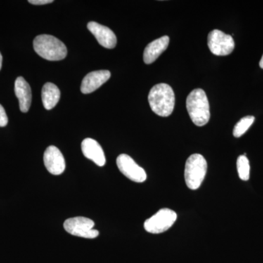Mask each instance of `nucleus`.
Wrapping results in <instances>:
<instances>
[{"mask_svg":"<svg viewBox=\"0 0 263 263\" xmlns=\"http://www.w3.org/2000/svg\"><path fill=\"white\" fill-rule=\"evenodd\" d=\"M60 91L56 85L46 83L42 89V101L46 110H51L60 101Z\"/></svg>","mask_w":263,"mask_h":263,"instance_id":"nucleus-15","label":"nucleus"},{"mask_svg":"<svg viewBox=\"0 0 263 263\" xmlns=\"http://www.w3.org/2000/svg\"><path fill=\"white\" fill-rule=\"evenodd\" d=\"M117 164L120 172L127 179L136 183H143L146 181V171L129 155L124 154L119 155L117 159Z\"/></svg>","mask_w":263,"mask_h":263,"instance_id":"nucleus-8","label":"nucleus"},{"mask_svg":"<svg viewBox=\"0 0 263 263\" xmlns=\"http://www.w3.org/2000/svg\"><path fill=\"white\" fill-rule=\"evenodd\" d=\"M237 170H238V176L243 181H248L250 176V165L248 158L246 155L238 157L237 160Z\"/></svg>","mask_w":263,"mask_h":263,"instance_id":"nucleus-17","label":"nucleus"},{"mask_svg":"<svg viewBox=\"0 0 263 263\" xmlns=\"http://www.w3.org/2000/svg\"><path fill=\"white\" fill-rule=\"evenodd\" d=\"M43 161L48 172L52 175L58 176L63 174L65 171V160L62 152L57 147L48 146L45 151Z\"/></svg>","mask_w":263,"mask_h":263,"instance_id":"nucleus-9","label":"nucleus"},{"mask_svg":"<svg viewBox=\"0 0 263 263\" xmlns=\"http://www.w3.org/2000/svg\"><path fill=\"white\" fill-rule=\"evenodd\" d=\"M207 162L201 155H192L185 164L184 178L186 186L196 190L201 186L207 172Z\"/></svg>","mask_w":263,"mask_h":263,"instance_id":"nucleus-4","label":"nucleus"},{"mask_svg":"<svg viewBox=\"0 0 263 263\" xmlns=\"http://www.w3.org/2000/svg\"><path fill=\"white\" fill-rule=\"evenodd\" d=\"M259 67L263 69V55L262 58H261L260 62H259Z\"/></svg>","mask_w":263,"mask_h":263,"instance_id":"nucleus-21","label":"nucleus"},{"mask_svg":"<svg viewBox=\"0 0 263 263\" xmlns=\"http://www.w3.org/2000/svg\"><path fill=\"white\" fill-rule=\"evenodd\" d=\"M87 28L96 38L98 42L103 47L112 49L117 46V38L111 29L97 22L88 24Z\"/></svg>","mask_w":263,"mask_h":263,"instance_id":"nucleus-10","label":"nucleus"},{"mask_svg":"<svg viewBox=\"0 0 263 263\" xmlns=\"http://www.w3.org/2000/svg\"><path fill=\"white\" fill-rule=\"evenodd\" d=\"M15 93L18 99L21 111L27 113L32 103V91L30 86L23 77L17 78L15 80Z\"/></svg>","mask_w":263,"mask_h":263,"instance_id":"nucleus-13","label":"nucleus"},{"mask_svg":"<svg viewBox=\"0 0 263 263\" xmlns=\"http://www.w3.org/2000/svg\"><path fill=\"white\" fill-rule=\"evenodd\" d=\"M81 150L84 157L94 162L97 165L103 167L106 163L105 153L98 141L92 138H86L81 143Z\"/></svg>","mask_w":263,"mask_h":263,"instance_id":"nucleus-12","label":"nucleus"},{"mask_svg":"<svg viewBox=\"0 0 263 263\" xmlns=\"http://www.w3.org/2000/svg\"><path fill=\"white\" fill-rule=\"evenodd\" d=\"M254 119H255L253 116H247V117L242 118L239 122L235 124L234 129H233V136L235 138H240L243 136L253 124Z\"/></svg>","mask_w":263,"mask_h":263,"instance_id":"nucleus-16","label":"nucleus"},{"mask_svg":"<svg viewBox=\"0 0 263 263\" xmlns=\"http://www.w3.org/2000/svg\"><path fill=\"white\" fill-rule=\"evenodd\" d=\"M33 47L39 56L48 61H60L67 54V47L58 38L41 34L34 38Z\"/></svg>","mask_w":263,"mask_h":263,"instance_id":"nucleus-3","label":"nucleus"},{"mask_svg":"<svg viewBox=\"0 0 263 263\" xmlns=\"http://www.w3.org/2000/svg\"><path fill=\"white\" fill-rule=\"evenodd\" d=\"M8 118L7 117L6 112L3 105H0V127H5L8 124Z\"/></svg>","mask_w":263,"mask_h":263,"instance_id":"nucleus-18","label":"nucleus"},{"mask_svg":"<svg viewBox=\"0 0 263 263\" xmlns=\"http://www.w3.org/2000/svg\"><path fill=\"white\" fill-rule=\"evenodd\" d=\"M53 0H29V3L34 5H42L53 3Z\"/></svg>","mask_w":263,"mask_h":263,"instance_id":"nucleus-19","label":"nucleus"},{"mask_svg":"<svg viewBox=\"0 0 263 263\" xmlns=\"http://www.w3.org/2000/svg\"><path fill=\"white\" fill-rule=\"evenodd\" d=\"M108 70H98L87 74L81 83V91L83 94H90L96 91L110 78Z\"/></svg>","mask_w":263,"mask_h":263,"instance_id":"nucleus-11","label":"nucleus"},{"mask_svg":"<svg viewBox=\"0 0 263 263\" xmlns=\"http://www.w3.org/2000/svg\"><path fill=\"white\" fill-rule=\"evenodd\" d=\"M186 109L194 124L202 127L210 119V106L205 91L194 89L186 98Z\"/></svg>","mask_w":263,"mask_h":263,"instance_id":"nucleus-2","label":"nucleus"},{"mask_svg":"<svg viewBox=\"0 0 263 263\" xmlns=\"http://www.w3.org/2000/svg\"><path fill=\"white\" fill-rule=\"evenodd\" d=\"M148 100L152 111L157 115L167 117L174 111L175 94L172 87L169 85H155L150 90Z\"/></svg>","mask_w":263,"mask_h":263,"instance_id":"nucleus-1","label":"nucleus"},{"mask_svg":"<svg viewBox=\"0 0 263 263\" xmlns=\"http://www.w3.org/2000/svg\"><path fill=\"white\" fill-rule=\"evenodd\" d=\"M2 65H3V56H2L1 53H0V70L2 68Z\"/></svg>","mask_w":263,"mask_h":263,"instance_id":"nucleus-20","label":"nucleus"},{"mask_svg":"<svg viewBox=\"0 0 263 263\" xmlns=\"http://www.w3.org/2000/svg\"><path fill=\"white\" fill-rule=\"evenodd\" d=\"M169 43L168 36H163L150 43L143 52V61L145 63L149 65L155 62L156 60L167 49Z\"/></svg>","mask_w":263,"mask_h":263,"instance_id":"nucleus-14","label":"nucleus"},{"mask_svg":"<svg viewBox=\"0 0 263 263\" xmlns=\"http://www.w3.org/2000/svg\"><path fill=\"white\" fill-rule=\"evenodd\" d=\"M95 222L89 218L77 216L70 218L64 223V228L67 233L81 238H92L98 236V230L94 229Z\"/></svg>","mask_w":263,"mask_h":263,"instance_id":"nucleus-6","label":"nucleus"},{"mask_svg":"<svg viewBox=\"0 0 263 263\" xmlns=\"http://www.w3.org/2000/svg\"><path fill=\"white\" fill-rule=\"evenodd\" d=\"M208 46L216 56H227L234 50L235 42L231 35L214 29L208 36Z\"/></svg>","mask_w":263,"mask_h":263,"instance_id":"nucleus-7","label":"nucleus"},{"mask_svg":"<svg viewBox=\"0 0 263 263\" xmlns=\"http://www.w3.org/2000/svg\"><path fill=\"white\" fill-rule=\"evenodd\" d=\"M177 219V214L169 209H162L155 215L146 219L144 229L152 234H160L169 230Z\"/></svg>","mask_w":263,"mask_h":263,"instance_id":"nucleus-5","label":"nucleus"}]
</instances>
